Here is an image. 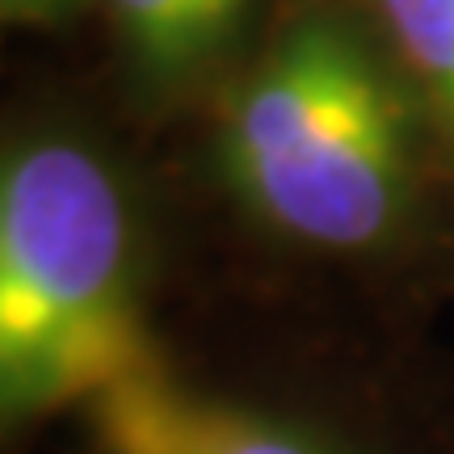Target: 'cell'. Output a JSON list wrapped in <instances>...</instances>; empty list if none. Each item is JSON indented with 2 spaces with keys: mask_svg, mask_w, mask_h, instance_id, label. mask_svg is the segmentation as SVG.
<instances>
[{
  "mask_svg": "<svg viewBox=\"0 0 454 454\" xmlns=\"http://www.w3.org/2000/svg\"><path fill=\"white\" fill-rule=\"evenodd\" d=\"M219 181L253 223L340 270L412 261L434 223L454 231L450 185L417 93L371 17L308 4L227 89Z\"/></svg>",
  "mask_w": 454,
  "mask_h": 454,
  "instance_id": "6da1fadb",
  "label": "cell"
},
{
  "mask_svg": "<svg viewBox=\"0 0 454 454\" xmlns=\"http://www.w3.org/2000/svg\"><path fill=\"white\" fill-rule=\"evenodd\" d=\"M164 362L147 227L110 152L67 127L0 139V438Z\"/></svg>",
  "mask_w": 454,
  "mask_h": 454,
  "instance_id": "7a4b0ae2",
  "label": "cell"
},
{
  "mask_svg": "<svg viewBox=\"0 0 454 454\" xmlns=\"http://www.w3.org/2000/svg\"><path fill=\"white\" fill-rule=\"evenodd\" d=\"M98 454H395L349 412L198 387L164 362L84 408Z\"/></svg>",
  "mask_w": 454,
  "mask_h": 454,
  "instance_id": "3957f363",
  "label": "cell"
},
{
  "mask_svg": "<svg viewBox=\"0 0 454 454\" xmlns=\"http://www.w3.org/2000/svg\"><path fill=\"white\" fill-rule=\"evenodd\" d=\"M135 81L185 89L211 72L244 34L257 0H101Z\"/></svg>",
  "mask_w": 454,
  "mask_h": 454,
  "instance_id": "277c9868",
  "label": "cell"
},
{
  "mask_svg": "<svg viewBox=\"0 0 454 454\" xmlns=\"http://www.w3.org/2000/svg\"><path fill=\"white\" fill-rule=\"evenodd\" d=\"M362 13L421 101L454 202V0H362Z\"/></svg>",
  "mask_w": 454,
  "mask_h": 454,
  "instance_id": "5b68a950",
  "label": "cell"
},
{
  "mask_svg": "<svg viewBox=\"0 0 454 454\" xmlns=\"http://www.w3.org/2000/svg\"><path fill=\"white\" fill-rule=\"evenodd\" d=\"M89 0H0V30L4 26H59L72 21Z\"/></svg>",
  "mask_w": 454,
  "mask_h": 454,
  "instance_id": "8992f818",
  "label": "cell"
}]
</instances>
